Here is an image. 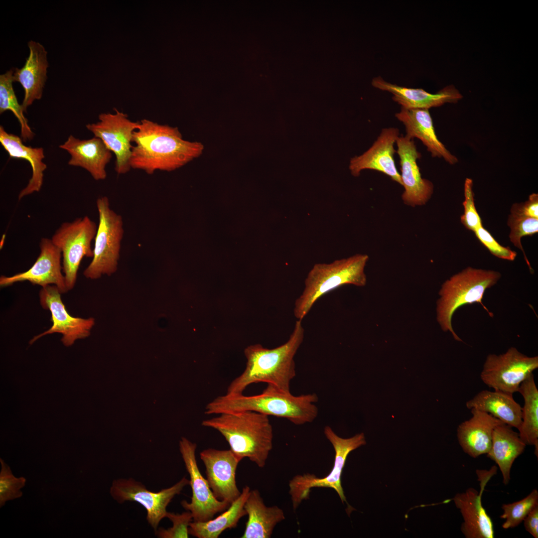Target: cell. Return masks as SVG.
Here are the masks:
<instances>
[{"instance_id": "1", "label": "cell", "mask_w": 538, "mask_h": 538, "mask_svg": "<svg viewBox=\"0 0 538 538\" xmlns=\"http://www.w3.org/2000/svg\"><path fill=\"white\" fill-rule=\"evenodd\" d=\"M130 160L131 168L152 174L156 170L171 171L199 156L203 145L184 140L178 129L149 120H141L133 134Z\"/></svg>"}, {"instance_id": "2", "label": "cell", "mask_w": 538, "mask_h": 538, "mask_svg": "<svg viewBox=\"0 0 538 538\" xmlns=\"http://www.w3.org/2000/svg\"><path fill=\"white\" fill-rule=\"evenodd\" d=\"M301 321H296L288 340L279 346L269 349L256 344L246 347L245 369L229 384L226 394H243L249 385L261 382L290 392V382L296 376L294 357L304 336Z\"/></svg>"}, {"instance_id": "3", "label": "cell", "mask_w": 538, "mask_h": 538, "mask_svg": "<svg viewBox=\"0 0 538 538\" xmlns=\"http://www.w3.org/2000/svg\"><path fill=\"white\" fill-rule=\"evenodd\" d=\"M318 401L315 393L295 396L290 392L268 385L259 395L226 394L218 396L206 405L205 413L218 414L250 410L284 418L294 424L302 425L312 422L316 418L318 409L315 403Z\"/></svg>"}, {"instance_id": "4", "label": "cell", "mask_w": 538, "mask_h": 538, "mask_svg": "<svg viewBox=\"0 0 538 538\" xmlns=\"http://www.w3.org/2000/svg\"><path fill=\"white\" fill-rule=\"evenodd\" d=\"M202 425L219 432L230 449L264 468L272 448L273 429L269 416L254 411L223 412Z\"/></svg>"}, {"instance_id": "5", "label": "cell", "mask_w": 538, "mask_h": 538, "mask_svg": "<svg viewBox=\"0 0 538 538\" xmlns=\"http://www.w3.org/2000/svg\"><path fill=\"white\" fill-rule=\"evenodd\" d=\"M369 260L366 254H356L330 263H317L309 271L304 288L294 302L293 313L302 320L321 296L343 285L364 286L367 283L365 268Z\"/></svg>"}, {"instance_id": "6", "label": "cell", "mask_w": 538, "mask_h": 538, "mask_svg": "<svg viewBox=\"0 0 538 538\" xmlns=\"http://www.w3.org/2000/svg\"><path fill=\"white\" fill-rule=\"evenodd\" d=\"M501 277L497 271L469 267L447 279L441 285L436 302V319L442 330L450 332L456 341H462L452 328V318L459 307L467 304L479 303L492 317L482 300L486 290Z\"/></svg>"}, {"instance_id": "7", "label": "cell", "mask_w": 538, "mask_h": 538, "mask_svg": "<svg viewBox=\"0 0 538 538\" xmlns=\"http://www.w3.org/2000/svg\"><path fill=\"white\" fill-rule=\"evenodd\" d=\"M99 224L94 239L93 259L84 270L87 278L96 279L116 271L124 236L122 217L112 210L108 198L97 199Z\"/></svg>"}, {"instance_id": "8", "label": "cell", "mask_w": 538, "mask_h": 538, "mask_svg": "<svg viewBox=\"0 0 538 538\" xmlns=\"http://www.w3.org/2000/svg\"><path fill=\"white\" fill-rule=\"evenodd\" d=\"M324 434L333 446L335 451L334 464L331 471L325 477L320 478L314 474L305 473L294 476L289 482V494L295 511L304 500L308 499L313 488H332L336 491L342 502L348 504L341 485V475L349 454L365 445L364 433L343 438L337 435L329 426L324 428Z\"/></svg>"}, {"instance_id": "9", "label": "cell", "mask_w": 538, "mask_h": 538, "mask_svg": "<svg viewBox=\"0 0 538 538\" xmlns=\"http://www.w3.org/2000/svg\"><path fill=\"white\" fill-rule=\"evenodd\" d=\"M97 227L95 222L85 216L61 224L51 239L61 252L62 270L68 291L75 285L83 258L93 257L91 243Z\"/></svg>"}, {"instance_id": "10", "label": "cell", "mask_w": 538, "mask_h": 538, "mask_svg": "<svg viewBox=\"0 0 538 538\" xmlns=\"http://www.w3.org/2000/svg\"><path fill=\"white\" fill-rule=\"evenodd\" d=\"M538 368V356L529 357L514 347L505 353L489 354L484 363L480 378L494 390L513 394L521 383Z\"/></svg>"}, {"instance_id": "11", "label": "cell", "mask_w": 538, "mask_h": 538, "mask_svg": "<svg viewBox=\"0 0 538 538\" xmlns=\"http://www.w3.org/2000/svg\"><path fill=\"white\" fill-rule=\"evenodd\" d=\"M189 483L190 481L183 477L171 487L154 492L148 491L143 484L133 478H121L113 481L110 494L120 504L129 501L141 504L146 511V520L155 531L160 521L166 518L168 504Z\"/></svg>"}, {"instance_id": "12", "label": "cell", "mask_w": 538, "mask_h": 538, "mask_svg": "<svg viewBox=\"0 0 538 538\" xmlns=\"http://www.w3.org/2000/svg\"><path fill=\"white\" fill-rule=\"evenodd\" d=\"M197 445L182 437L179 450L185 468L190 476L192 497L190 503L181 502L182 507L191 512L194 522H205L212 519L217 513L226 510L229 503L217 499L213 494L206 479L198 468L195 453Z\"/></svg>"}, {"instance_id": "13", "label": "cell", "mask_w": 538, "mask_h": 538, "mask_svg": "<svg viewBox=\"0 0 538 538\" xmlns=\"http://www.w3.org/2000/svg\"><path fill=\"white\" fill-rule=\"evenodd\" d=\"M116 113H102L99 122L88 124L86 128L94 136L100 138L116 156L115 169L118 174L131 169L130 160L133 145V134L139 122H133L127 114L115 109Z\"/></svg>"}, {"instance_id": "14", "label": "cell", "mask_w": 538, "mask_h": 538, "mask_svg": "<svg viewBox=\"0 0 538 538\" xmlns=\"http://www.w3.org/2000/svg\"><path fill=\"white\" fill-rule=\"evenodd\" d=\"M61 294L54 285H48L40 289V303L43 308L50 311L52 325L47 330L34 336L29 341L30 344L44 336L58 333L62 335L61 341L64 345L69 347L76 340L85 338L90 335L91 330L95 324L94 318L85 319L71 316L61 299Z\"/></svg>"}, {"instance_id": "15", "label": "cell", "mask_w": 538, "mask_h": 538, "mask_svg": "<svg viewBox=\"0 0 538 538\" xmlns=\"http://www.w3.org/2000/svg\"><path fill=\"white\" fill-rule=\"evenodd\" d=\"M400 159V174L404 191L402 199L411 207L425 205L431 198L434 186L431 181L421 177L417 160L421 157L413 138L399 136L396 142Z\"/></svg>"}, {"instance_id": "16", "label": "cell", "mask_w": 538, "mask_h": 538, "mask_svg": "<svg viewBox=\"0 0 538 538\" xmlns=\"http://www.w3.org/2000/svg\"><path fill=\"white\" fill-rule=\"evenodd\" d=\"M200 456L205 467L206 479L215 497L231 504L241 493L237 486L236 474L243 459L230 449L209 448L202 451Z\"/></svg>"}, {"instance_id": "17", "label": "cell", "mask_w": 538, "mask_h": 538, "mask_svg": "<svg viewBox=\"0 0 538 538\" xmlns=\"http://www.w3.org/2000/svg\"><path fill=\"white\" fill-rule=\"evenodd\" d=\"M497 468L489 471L477 470L481 480V490L478 492L473 488L464 492L457 494L453 500L462 516L463 522L461 531L466 538H494V530L492 520L482 506V495L486 484L495 474Z\"/></svg>"}, {"instance_id": "18", "label": "cell", "mask_w": 538, "mask_h": 538, "mask_svg": "<svg viewBox=\"0 0 538 538\" xmlns=\"http://www.w3.org/2000/svg\"><path fill=\"white\" fill-rule=\"evenodd\" d=\"M40 252L36 261L27 270L12 276L1 275V287H7L20 281H28L33 284L44 287L56 285L61 293L68 291L64 274L62 273V254L51 239L42 238L39 244Z\"/></svg>"}, {"instance_id": "19", "label": "cell", "mask_w": 538, "mask_h": 538, "mask_svg": "<svg viewBox=\"0 0 538 538\" xmlns=\"http://www.w3.org/2000/svg\"><path fill=\"white\" fill-rule=\"evenodd\" d=\"M400 130L395 127L383 129L372 145L360 156L352 158L349 164L351 174L358 177L361 171L371 169L389 176L402 186V182L394 160L396 150L394 148Z\"/></svg>"}, {"instance_id": "20", "label": "cell", "mask_w": 538, "mask_h": 538, "mask_svg": "<svg viewBox=\"0 0 538 538\" xmlns=\"http://www.w3.org/2000/svg\"><path fill=\"white\" fill-rule=\"evenodd\" d=\"M373 87L393 94V100L402 108L407 109H428L446 103H456L463 96L453 85H449L435 94L420 88H406L384 80L381 77L373 79Z\"/></svg>"}, {"instance_id": "21", "label": "cell", "mask_w": 538, "mask_h": 538, "mask_svg": "<svg viewBox=\"0 0 538 538\" xmlns=\"http://www.w3.org/2000/svg\"><path fill=\"white\" fill-rule=\"evenodd\" d=\"M59 147L71 155L68 164L88 171L95 180L106 178V165L112 157V151L99 137L81 140L70 135Z\"/></svg>"}, {"instance_id": "22", "label": "cell", "mask_w": 538, "mask_h": 538, "mask_svg": "<svg viewBox=\"0 0 538 538\" xmlns=\"http://www.w3.org/2000/svg\"><path fill=\"white\" fill-rule=\"evenodd\" d=\"M395 117L404 126L405 135L420 140L432 157L443 158L451 165L458 162L457 157L438 139L429 110L401 107L400 112L395 114Z\"/></svg>"}, {"instance_id": "23", "label": "cell", "mask_w": 538, "mask_h": 538, "mask_svg": "<svg viewBox=\"0 0 538 538\" xmlns=\"http://www.w3.org/2000/svg\"><path fill=\"white\" fill-rule=\"evenodd\" d=\"M29 50L23 66L15 68L13 78L23 88L24 98L22 107L24 112L36 100L41 98L43 89L47 79V52L39 42L30 40L28 42Z\"/></svg>"}, {"instance_id": "24", "label": "cell", "mask_w": 538, "mask_h": 538, "mask_svg": "<svg viewBox=\"0 0 538 538\" xmlns=\"http://www.w3.org/2000/svg\"><path fill=\"white\" fill-rule=\"evenodd\" d=\"M472 417L460 423L457 436L463 451L472 458L487 454L490 450L493 430L503 423L489 413L471 409Z\"/></svg>"}, {"instance_id": "25", "label": "cell", "mask_w": 538, "mask_h": 538, "mask_svg": "<svg viewBox=\"0 0 538 538\" xmlns=\"http://www.w3.org/2000/svg\"><path fill=\"white\" fill-rule=\"evenodd\" d=\"M244 509L248 518L241 538H269L275 526L285 519L281 508L265 505L257 489L250 490Z\"/></svg>"}, {"instance_id": "26", "label": "cell", "mask_w": 538, "mask_h": 538, "mask_svg": "<svg viewBox=\"0 0 538 538\" xmlns=\"http://www.w3.org/2000/svg\"><path fill=\"white\" fill-rule=\"evenodd\" d=\"M0 142L10 158L26 160L32 168V176L26 187L19 192L18 200L39 192L43 184L44 172L47 168L43 161L45 157L43 148L24 145L19 136L8 133L2 126H0Z\"/></svg>"}, {"instance_id": "27", "label": "cell", "mask_w": 538, "mask_h": 538, "mask_svg": "<svg viewBox=\"0 0 538 538\" xmlns=\"http://www.w3.org/2000/svg\"><path fill=\"white\" fill-rule=\"evenodd\" d=\"M513 395L498 390H483L468 401L466 406L470 409L475 408L489 413L518 430L522 423V407Z\"/></svg>"}, {"instance_id": "28", "label": "cell", "mask_w": 538, "mask_h": 538, "mask_svg": "<svg viewBox=\"0 0 538 538\" xmlns=\"http://www.w3.org/2000/svg\"><path fill=\"white\" fill-rule=\"evenodd\" d=\"M512 428L504 423L496 426L493 432L490 449L486 454L498 465L505 485L509 483L515 460L524 452L527 445Z\"/></svg>"}, {"instance_id": "29", "label": "cell", "mask_w": 538, "mask_h": 538, "mask_svg": "<svg viewBox=\"0 0 538 538\" xmlns=\"http://www.w3.org/2000/svg\"><path fill=\"white\" fill-rule=\"evenodd\" d=\"M250 490L248 486H245L240 496L215 519L192 521L189 526V534L198 538H218L224 531L236 528L240 520L247 515L244 504Z\"/></svg>"}, {"instance_id": "30", "label": "cell", "mask_w": 538, "mask_h": 538, "mask_svg": "<svg viewBox=\"0 0 538 538\" xmlns=\"http://www.w3.org/2000/svg\"><path fill=\"white\" fill-rule=\"evenodd\" d=\"M518 392L524 401L522 407V423L518 429L521 439L526 445L535 446V454L538 456V390L533 373L520 385Z\"/></svg>"}, {"instance_id": "31", "label": "cell", "mask_w": 538, "mask_h": 538, "mask_svg": "<svg viewBox=\"0 0 538 538\" xmlns=\"http://www.w3.org/2000/svg\"><path fill=\"white\" fill-rule=\"evenodd\" d=\"M14 70L11 69L0 75V114L11 111L17 118L21 128V137L24 141L32 139L34 133L24 116L22 105L19 104L12 86Z\"/></svg>"}, {"instance_id": "32", "label": "cell", "mask_w": 538, "mask_h": 538, "mask_svg": "<svg viewBox=\"0 0 538 538\" xmlns=\"http://www.w3.org/2000/svg\"><path fill=\"white\" fill-rule=\"evenodd\" d=\"M538 505V491L534 489L524 499L502 506L503 514L500 518L505 519L502 524L504 529L514 528L519 526L528 514Z\"/></svg>"}, {"instance_id": "33", "label": "cell", "mask_w": 538, "mask_h": 538, "mask_svg": "<svg viewBox=\"0 0 538 538\" xmlns=\"http://www.w3.org/2000/svg\"><path fill=\"white\" fill-rule=\"evenodd\" d=\"M508 226L510 228L509 238L514 245L522 251L525 260L531 273L534 270L525 253L521 243L522 237L533 236L538 232V219L517 216L510 214L508 218Z\"/></svg>"}, {"instance_id": "34", "label": "cell", "mask_w": 538, "mask_h": 538, "mask_svg": "<svg viewBox=\"0 0 538 538\" xmlns=\"http://www.w3.org/2000/svg\"><path fill=\"white\" fill-rule=\"evenodd\" d=\"M1 470L0 472V507L5 502L20 498L22 495L20 489L23 488L26 479L23 477H15L12 473L10 467L0 458Z\"/></svg>"}, {"instance_id": "35", "label": "cell", "mask_w": 538, "mask_h": 538, "mask_svg": "<svg viewBox=\"0 0 538 538\" xmlns=\"http://www.w3.org/2000/svg\"><path fill=\"white\" fill-rule=\"evenodd\" d=\"M473 185L472 179L466 178L464 185V200L463 202L464 213L460 217V221L466 229L474 232L482 225V223L475 205Z\"/></svg>"}, {"instance_id": "36", "label": "cell", "mask_w": 538, "mask_h": 538, "mask_svg": "<svg viewBox=\"0 0 538 538\" xmlns=\"http://www.w3.org/2000/svg\"><path fill=\"white\" fill-rule=\"evenodd\" d=\"M166 518L172 523V526L167 529L159 528L155 531V534L160 538H187L190 524L193 521L190 512L187 511L182 514H175L167 512Z\"/></svg>"}, {"instance_id": "37", "label": "cell", "mask_w": 538, "mask_h": 538, "mask_svg": "<svg viewBox=\"0 0 538 538\" xmlns=\"http://www.w3.org/2000/svg\"><path fill=\"white\" fill-rule=\"evenodd\" d=\"M474 233L480 242L493 255L497 258L512 261L517 257V253L515 251L509 247L501 245L483 225L478 227Z\"/></svg>"}, {"instance_id": "38", "label": "cell", "mask_w": 538, "mask_h": 538, "mask_svg": "<svg viewBox=\"0 0 538 538\" xmlns=\"http://www.w3.org/2000/svg\"><path fill=\"white\" fill-rule=\"evenodd\" d=\"M511 214L538 219V194L532 193L525 202L513 204L511 208Z\"/></svg>"}, {"instance_id": "39", "label": "cell", "mask_w": 538, "mask_h": 538, "mask_svg": "<svg viewBox=\"0 0 538 538\" xmlns=\"http://www.w3.org/2000/svg\"><path fill=\"white\" fill-rule=\"evenodd\" d=\"M526 530L535 538H538V505L536 506L524 520Z\"/></svg>"}]
</instances>
